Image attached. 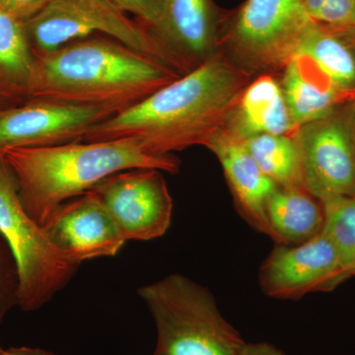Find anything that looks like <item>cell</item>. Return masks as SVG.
Wrapping results in <instances>:
<instances>
[{
    "label": "cell",
    "instance_id": "1",
    "mask_svg": "<svg viewBox=\"0 0 355 355\" xmlns=\"http://www.w3.org/2000/svg\"><path fill=\"white\" fill-rule=\"evenodd\" d=\"M251 80L218 51L141 102L98 123L83 140L133 139L157 156L205 146L224 128Z\"/></svg>",
    "mask_w": 355,
    "mask_h": 355
},
{
    "label": "cell",
    "instance_id": "2",
    "mask_svg": "<svg viewBox=\"0 0 355 355\" xmlns=\"http://www.w3.org/2000/svg\"><path fill=\"white\" fill-rule=\"evenodd\" d=\"M182 76L110 37H88L35 53L32 99L107 107L118 113Z\"/></svg>",
    "mask_w": 355,
    "mask_h": 355
},
{
    "label": "cell",
    "instance_id": "3",
    "mask_svg": "<svg viewBox=\"0 0 355 355\" xmlns=\"http://www.w3.org/2000/svg\"><path fill=\"white\" fill-rule=\"evenodd\" d=\"M0 159L12 175L26 211L41 226L60 205L116 173L156 169L177 174L181 168L173 154L154 155L133 139L15 147L2 151Z\"/></svg>",
    "mask_w": 355,
    "mask_h": 355
},
{
    "label": "cell",
    "instance_id": "4",
    "mask_svg": "<svg viewBox=\"0 0 355 355\" xmlns=\"http://www.w3.org/2000/svg\"><path fill=\"white\" fill-rule=\"evenodd\" d=\"M157 331L153 355H237L244 338L207 287L172 273L137 291Z\"/></svg>",
    "mask_w": 355,
    "mask_h": 355
},
{
    "label": "cell",
    "instance_id": "5",
    "mask_svg": "<svg viewBox=\"0 0 355 355\" xmlns=\"http://www.w3.org/2000/svg\"><path fill=\"white\" fill-rule=\"evenodd\" d=\"M302 0H245L226 11L219 51L251 77L282 71L313 23Z\"/></svg>",
    "mask_w": 355,
    "mask_h": 355
},
{
    "label": "cell",
    "instance_id": "6",
    "mask_svg": "<svg viewBox=\"0 0 355 355\" xmlns=\"http://www.w3.org/2000/svg\"><path fill=\"white\" fill-rule=\"evenodd\" d=\"M25 25L34 53H50L100 33L155 58L182 76L189 72L146 26L130 19L107 0H50Z\"/></svg>",
    "mask_w": 355,
    "mask_h": 355
},
{
    "label": "cell",
    "instance_id": "7",
    "mask_svg": "<svg viewBox=\"0 0 355 355\" xmlns=\"http://www.w3.org/2000/svg\"><path fill=\"white\" fill-rule=\"evenodd\" d=\"M0 235L10 248L19 277L18 307L35 311L62 291L78 270L26 211L12 175L0 159Z\"/></svg>",
    "mask_w": 355,
    "mask_h": 355
},
{
    "label": "cell",
    "instance_id": "8",
    "mask_svg": "<svg viewBox=\"0 0 355 355\" xmlns=\"http://www.w3.org/2000/svg\"><path fill=\"white\" fill-rule=\"evenodd\" d=\"M300 153L303 188L320 200L355 197V132L347 104L291 133Z\"/></svg>",
    "mask_w": 355,
    "mask_h": 355
},
{
    "label": "cell",
    "instance_id": "9",
    "mask_svg": "<svg viewBox=\"0 0 355 355\" xmlns=\"http://www.w3.org/2000/svg\"><path fill=\"white\" fill-rule=\"evenodd\" d=\"M163 173L127 170L89 191L108 211L125 241H150L164 235L171 225L174 205Z\"/></svg>",
    "mask_w": 355,
    "mask_h": 355
},
{
    "label": "cell",
    "instance_id": "10",
    "mask_svg": "<svg viewBox=\"0 0 355 355\" xmlns=\"http://www.w3.org/2000/svg\"><path fill=\"white\" fill-rule=\"evenodd\" d=\"M349 279L333 243L323 232L302 244H275L259 273L263 293L284 300L333 291Z\"/></svg>",
    "mask_w": 355,
    "mask_h": 355
},
{
    "label": "cell",
    "instance_id": "11",
    "mask_svg": "<svg viewBox=\"0 0 355 355\" xmlns=\"http://www.w3.org/2000/svg\"><path fill=\"white\" fill-rule=\"evenodd\" d=\"M116 110L32 99L0 112V153L15 147L60 146L83 140Z\"/></svg>",
    "mask_w": 355,
    "mask_h": 355
},
{
    "label": "cell",
    "instance_id": "12",
    "mask_svg": "<svg viewBox=\"0 0 355 355\" xmlns=\"http://www.w3.org/2000/svg\"><path fill=\"white\" fill-rule=\"evenodd\" d=\"M43 228L55 249L77 265L116 256L127 242L91 191L60 205Z\"/></svg>",
    "mask_w": 355,
    "mask_h": 355
},
{
    "label": "cell",
    "instance_id": "13",
    "mask_svg": "<svg viewBox=\"0 0 355 355\" xmlns=\"http://www.w3.org/2000/svg\"><path fill=\"white\" fill-rule=\"evenodd\" d=\"M225 15L214 0H163L153 33L191 71L218 53Z\"/></svg>",
    "mask_w": 355,
    "mask_h": 355
},
{
    "label": "cell",
    "instance_id": "14",
    "mask_svg": "<svg viewBox=\"0 0 355 355\" xmlns=\"http://www.w3.org/2000/svg\"><path fill=\"white\" fill-rule=\"evenodd\" d=\"M205 147L218 159L238 212L252 228L273 239L266 207L270 196L279 186L261 172L242 140L224 128Z\"/></svg>",
    "mask_w": 355,
    "mask_h": 355
},
{
    "label": "cell",
    "instance_id": "15",
    "mask_svg": "<svg viewBox=\"0 0 355 355\" xmlns=\"http://www.w3.org/2000/svg\"><path fill=\"white\" fill-rule=\"evenodd\" d=\"M279 83L295 128L323 118L354 98L336 87L303 53L287 62L280 71Z\"/></svg>",
    "mask_w": 355,
    "mask_h": 355
},
{
    "label": "cell",
    "instance_id": "16",
    "mask_svg": "<svg viewBox=\"0 0 355 355\" xmlns=\"http://www.w3.org/2000/svg\"><path fill=\"white\" fill-rule=\"evenodd\" d=\"M223 128L241 140L258 135H291L295 128L279 79L270 73L254 77L238 97Z\"/></svg>",
    "mask_w": 355,
    "mask_h": 355
},
{
    "label": "cell",
    "instance_id": "17",
    "mask_svg": "<svg viewBox=\"0 0 355 355\" xmlns=\"http://www.w3.org/2000/svg\"><path fill=\"white\" fill-rule=\"evenodd\" d=\"M34 69L25 21L0 6V112L32 100Z\"/></svg>",
    "mask_w": 355,
    "mask_h": 355
},
{
    "label": "cell",
    "instance_id": "18",
    "mask_svg": "<svg viewBox=\"0 0 355 355\" xmlns=\"http://www.w3.org/2000/svg\"><path fill=\"white\" fill-rule=\"evenodd\" d=\"M266 216L275 244H302L324 228L323 202L303 187H277L268 200Z\"/></svg>",
    "mask_w": 355,
    "mask_h": 355
},
{
    "label": "cell",
    "instance_id": "19",
    "mask_svg": "<svg viewBox=\"0 0 355 355\" xmlns=\"http://www.w3.org/2000/svg\"><path fill=\"white\" fill-rule=\"evenodd\" d=\"M297 53L308 55L336 87L355 97V35L352 30L313 21Z\"/></svg>",
    "mask_w": 355,
    "mask_h": 355
},
{
    "label": "cell",
    "instance_id": "20",
    "mask_svg": "<svg viewBox=\"0 0 355 355\" xmlns=\"http://www.w3.org/2000/svg\"><path fill=\"white\" fill-rule=\"evenodd\" d=\"M261 172L279 187H303L300 153L291 135H258L242 140Z\"/></svg>",
    "mask_w": 355,
    "mask_h": 355
},
{
    "label": "cell",
    "instance_id": "21",
    "mask_svg": "<svg viewBox=\"0 0 355 355\" xmlns=\"http://www.w3.org/2000/svg\"><path fill=\"white\" fill-rule=\"evenodd\" d=\"M324 210V233L335 247L350 279L355 277V197L321 200Z\"/></svg>",
    "mask_w": 355,
    "mask_h": 355
},
{
    "label": "cell",
    "instance_id": "22",
    "mask_svg": "<svg viewBox=\"0 0 355 355\" xmlns=\"http://www.w3.org/2000/svg\"><path fill=\"white\" fill-rule=\"evenodd\" d=\"M19 277L12 252L0 235V323L13 307L18 306Z\"/></svg>",
    "mask_w": 355,
    "mask_h": 355
},
{
    "label": "cell",
    "instance_id": "23",
    "mask_svg": "<svg viewBox=\"0 0 355 355\" xmlns=\"http://www.w3.org/2000/svg\"><path fill=\"white\" fill-rule=\"evenodd\" d=\"M316 22L338 29L355 30V0H324Z\"/></svg>",
    "mask_w": 355,
    "mask_h": 355
},
{
    "label": "cell",
    "instance_id": "24",
    "mask_svg": "<svg viewBox=\"0 0 355 355\" xmlns=\"http://www.w3.org/2000/svg\"><path fill=\"white\" fill-rule=\"evenodd\" d=\"M114 2L123 12L133 14L151 32L157 30L162 15L163 0H114Z\"/></svg>",
    "mask_w": 355,
    "mask_h": 355
},
{
    "label": "cell",
    "instance_id": "25",
    "mask_svg": "<svg viewBox=\"0 0 355 355\" xmlns=\"http://www.w3.org/2000/svg\"><path fill=\"white\" fill-rule=\"evenodd\" d=\"M237 355H286L279 347L268 342L246 343Z\"/></svg>",
    "mask_w": 355,
    "mask_h": 355
},
{
    "label": "cell",
    "instance_id": "26",
    "mask_svg": "<svg viewBox=\"0 0 355 355\" xmlns=\"http://www.w3.org/2000/svg\"><path fill=\"white\" fill-rule=\"evenodd\" d=\"M0 355H55L50 352L40 349H32V347H10L8 349H3Z\"/></svg>",
    "mask_w": 355,
    "mask_h": 355
},
{
    "label": "cell",
    "instance_id": "27",
    "mask_svg": "<svg viewBox=\"0 0 355 355\" xmlns=\"http://www.w3.org/2000/svg\"><path fill=\"white\" fill-rule=\"evenodd\" d=\"M347 110H349L350 121L355 132V97L352 101L347 103Z\"/></svg>",
    "mask_w": 355,
    "mask_h": 355
},
{
    "label": "cell",
    "instance_id": "28",
    "mask_svg": "<svg viewBox=\"0 0 355 355\" xmlns=\"http://www.w3.org/2000/svg\"><path fill=\"white\" fill-rule=\"evenodd\" d=\"M107 1L111 2V3H113L114 6H116V2H114V0H107ZM118 7V6H116Z\"/></svg>",
    "mask_w": 355,
    "mask_h": 355
},
{
    "label": "cell",
    "instance_id": "29",
    "mask_svg": "<svg viewBox=\"0 0 355 355\" xmlns=\"http://www.w3.org/2000/svg\"><path fill=\"white\" fill-rule=\"evenodd\" d=\"M2 352H3V349H2V347H0V354H2Z\"/></svg>",
    "mask_w": 355,
    "mask_h": 355
},
{
    "label": "cell",
    "instance_id": "30",
    "mask_svg": "<svg viewBox=\"0 0 355 355\" xmlns=\"http://www.w3.org/2000/svg\"><path fill=\"white\" fill-rule=\"evenodd\" d=\"M352 32L354 33V35H355V30H352Z\"/></svg>",
    "mask_w": 355,
    "mask_h": 355
}]
</instances>
